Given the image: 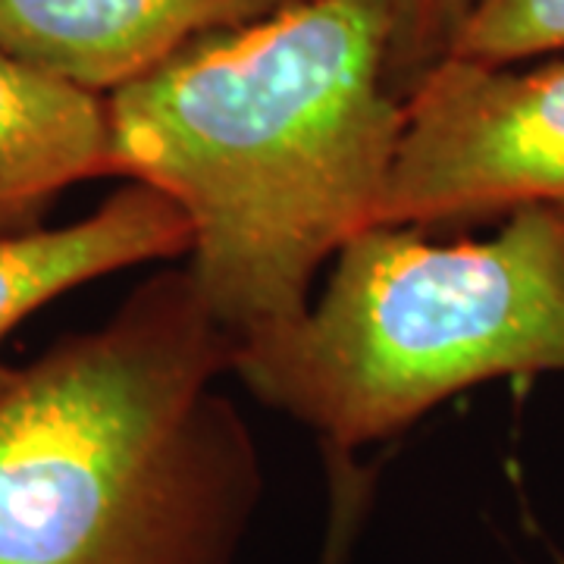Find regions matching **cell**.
I'll use <instances>...</instances> for the list:
<instances>
[{"mask_svg":"<svg viewBox=\"0 0 564 564\" xmlns=\"http://www.w3.org/2000/svg\"><path fill=\"white\" fill-rule=\"evenodd\" d=\"M188 267L0 380V564H236L263 496Z\"/></svg>","mask_w":564,"mask_h":564,"instance_id":"cell-2","label":"cell"},{"mask_svg":"<svg viewBox=\"0 0 564 564\" xmlns=\"http://www.w3.org/2000/svg\"><path fill=\"white\" fill-rule=\"evenodd\" d=\"M110 176L107 107L0 51V232L35 226L63 188Z\"/></svg>","mask_w":564,"mask_h":564,"instance_id":"cell-7","label":"cell"},{"mask_svg":"<svg viewBox=\"0 0 564 564\" xmlns=\"http://www.w3.org/2000/svg\"><path fill=\"white\" fill-rule=\"evenodd\" d=\"M392 0H295L104 95L110 176L192 229V276L248 343L299 321L317 270L377 226L404 129Z\"/></svg>","mask_w":564,"mask_h":564,"instance_id":"cell-1","label":"cell"},{"mask_svg":"<svg viewBox=\"0 0 564 564\" xmlns=\"http://www.w3.org/2000/svg\"><path fill=\"white\" fill-rule=\"evenodd\" d=\"M192 229L163 192L129 182L88 217L57 229L0 232V345L39 307L135 263L182 258ZM0 361V380L7 377Z\"/></svg>","mask_w":564,"mask_h":564,"instance_id":"cell-6","label":"cell"},{"mask_svg":"<svg viewBox=\"0 0 564 564\" xmlns=\"http://www.w3.org/2000/svg\"><path fill=\"white\" fill-rule=\"evenodd\" d=\"M564 51V0H474L443 57L530 63Z\"/></svg>","mask_w":564,"mask_h":564,"instance_id":"cell-8","label":"cell"},{"mask_svg":"<svg viewBox=\"0 0 564 564\" xmlns=\"http://www.w3.org/2000/svg\"><path fill=\"white\" fill-rule=\"evenodd\" d=\"M232 373L336 455L464 389L564 373V210L521 207L458 245L370 226L336 254L321 302L239 343Z\"/></svg>","mask_w":564,"mask_h":564,"instance_id":"cell-3","label":"cell"},{"mask_svg":"<svg viewBox=\"0 0 564 564\" xmlns=\"http://www.w3.org/2000/svg\"><path fill=\"white\" fill-rule=\"evenodd\" d=\"M564 210V57H440L404 98V129L377 226H440Z\"/></svg>","mask_w":564,"mask_h":564,"instance_id":"cell-4","label":"cell"},{"mask_svg":"<svg viewBox=\"0 0 564 564\" xmlns=\"http://www.w3.org/2000/svg\"><path fill=\"white\" fill-rule=\"evenodd\" d=\"M295 0H0V51L91 95H110L188 44Z\"/></svg>","mask_w":564,"mask_h":564,"instance_id":"cell-5","label":"cell"},{"mask_svg":"<svg viewBox=\"0 0 564 564\" xmlns=\"http://www.w3.org/2000/svg\"><path fill=\"white\" fill-rule=\"evenodd\" d=\"M336 496H339V505L343 511H336V524H333V549L326 552V564H339V552L343 545L351 540L355 533V521H358V505H361L364 486L355 484V474L345 470V486H336Z\"/></svg>","mask_w":564,"mask_h":564,"instance_id":"cell-10","label":"cell"},{"mask_svg":"<svg viewBox=\"0 0 564 564\" xmlns=\"http://www.w3.org/2000/svg\"><path fill=\"white\" fill-rule=\"evenodd\" d=\"M392 3L399 13L395 54L402 44L417 47V51L426 44V51H440V57H443L445 44L474 0H392Z\"/></svg>","mask_w":564,"mask_h":564,"instance_id":"cell-9","label":"cell"}]
</instances>
